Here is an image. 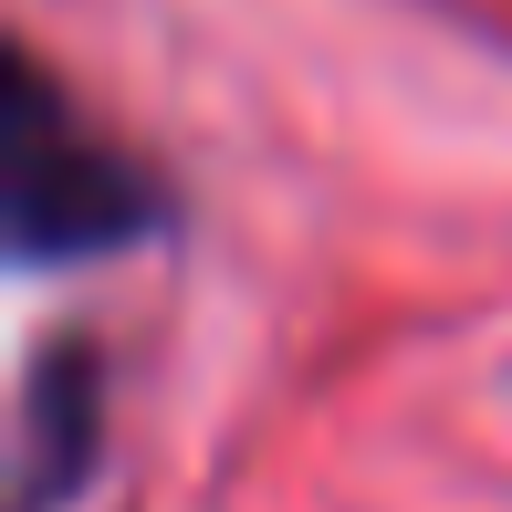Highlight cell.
<instances>
[{
  "mask_svg": "<svg viewBox=\"0 0 512 512\" xmlns=\"http://www.w3.org/2000/svg\"><path fill=\"white\" fill-rule=\"evenodd\" d=\"M84 471H95V345H53L21 398V512H53V492Z\"/></svg>",
  "mask_w": 512,
  "mask_h": 512,
  "instance_id": "cell-2",
  "label": "cell"
},
{
  "mask_svg": "<svg viewBox=\"0 0 512 512\" xmlns=\"http://www.w3.org/2000/svg\"><path fill=\"white\" fill-rule=\"evenodd\" d=\"M157 230V189L115 147L63 115L42 63H11V251L21 262H84Z\"/></svg>",
  "mask_w": 512,
  "mask_h": 512,
  "instance_id": "cell-1",
  "label": "cell"
}]
</instances>
